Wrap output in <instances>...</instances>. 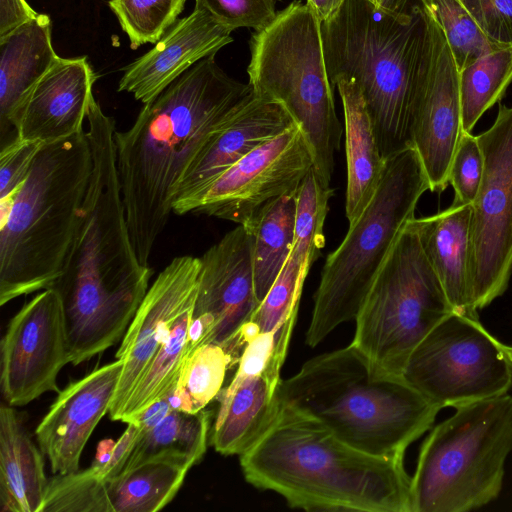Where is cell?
Instances as JSON below:
<instances>
[{
    "mask_svg": "<svg viewBox=\"0 0 512 512\" xmlns=\"http://www.w3.org/2000/svg\"><path fill=\"white\" fill-rule=\"evenodd\" d=\"M453 312L408 222L355 317L351 344L377 368L402 375L415 347Z\"/></svg>",
    "mask_w": 512,
    "mask_h": 512,
    "instance_id": "30bf717a",
    "label": "cell"
},
{
    "mask_svg": "<svg viewBox=\"0 0 512 512\" xmlns=\"http://www.w3.org/2000/svg\"><path fill=\"white\" fill-rule=\"evenodd\" d=\"M312 168L310 148L293 124L216 179L193 213L243 225L269 202L297 190Z\"/></svg>",
    "mask_w": 512,
    "mask_h": 512,
    "instance_id": "5bb4252c",
    "label": "cell"
},
{
    "mask_svg": "<svg viewBox=\"0 0 512 512\" xmlns=\"http://www.w3.org/2000/svg\"><path fill=\"white\" fill-rule=\"evenodd\" d=\"M236 362L238 358L220 344L198 346L185 359L176 386L168 395L172 409L187 413L203 410L217 398L228 369Z\"/></svg>",
    "mask_w": 512,
    "mask_h": 512,
    "instance_id": "1f68e13d",
    "label": "cell"
},
{
    "mask_svg": "<svg viewBox=\"0 0 512 512\" xmlns=\"http://www.w3.org/2000/svg\"><path fill=\"white\" fill-rule=\"evenodd\" d=\"M512 83V46L500 47L459 72L462 126L472 133L482 115L499 102Z\"/></svg>",
    "mask_w": 512,
    "mask_h": 512,
    "instance_id": "d6a6232c",
    "label": "cell"
},
{
    "mask_svg": "<svg viewBox=\"0 0 512 512\" xmlns=\"http://www.w3.org/2000/svg\"><path fill=\"white\" fill-rule=\"evenodd\" d=\"M186 0H109L108 5L137 49L146 43H157L177 22Z\"/></svg>",
    "mask_w": 512,
    "mask_h": 512,
    "instance_id": "e575fe53",
    "label": "cell"
},
{
    "mask_svg": "<svg viewBox=\"0 0 512 512\" xmlns=\"http://www.w3.org/2000/svg\"><path fill=\"white\" fill-rule=\"evenodd\" d=\"M278 398L350 446L381 457H404L441 410L402 375L377 368L352 344L306 361L280 381Z\"/></svg>",
    "mask_w": 512,
    "mask_h": 512,
    "instance_id": "5b68a950",
    "label": "cell"
},
{
    "mask_svg": "<svg viewBox=\"0 0 512 512\" xmlns=\"http://www.w3.org/2000/svg\"><path fill=\"white\" fill-rule=\"evenodd\" d=\"M283 363L273 362L230 392H220L210 442L222 455H241L267 430L279 410L278 386Z\"/></svg>",
    "mask_w": 512,
    "mask_h": 512,
    "instance_id": "cb8c5ba5",
    "label": "cell"
},
{
    "mask_svg": "<svg viewBox=\"0 0 512 512\" xmlns=\"http://www.w3.org/2000/svg\"><path fill=\"white\" fill-rule=\"evenodd\" d=\"M471 204L453 202L434 215L412 218L424 253L457 314L479 318L470 284Z\"/></svg>",
    "mask_w": 512,
    "mask_h": 512,
    "instance_id": "7402d4cb",
    "label": "cell"
},
{
    "mask_svg": "<svg viewBox=\"0 0 512 512\" xmlns=\"http://www.w3.org/2000/svg\"><path fill=\"white\" fill-rule=\"evenodd\" d=\"M345 1L346 0H307L306 4L322 23L328 20Z\"/></svg>",
    "mask_w": 512,
    "mask_h": 512,
    "instance_id": "7bdbcfd3",
    "label": "cell"
},
{
    "mask_svg": "<svg viewBox=\"0 0 512 512\" xmlns=\"http://www.w3.org/2000/svg\"><path fill=\"white\" fill-rule=\"evenodd\" d=\"M315 260L306 249L293 245L279 275L250 319L261 332L277 331V346L282 353L287 352L304 281Z\"/></svg>",
    "mask_w": 512,
    "mask_h": 512,
    "instance_id": "4dcf8cb0",
    "label": "cell"
},
{
    "mask_svg": "<svg viewBox=\"0 0 512 512\" xmlns=\"http://www.w3.org/2000/svg\"><path fill=\"white\" fill-rule=\"evenodd\" d=\"M376 8L394 15L407 14L415 4L412 0H368Z\"/></svg>",
    "mask_w": 512,
    "mask_h": 512,
    "instance_id": "ee69618b",
    "label": "cell"
},
{
    "mask_svg": "<svg viewBox=\"0 0 512 512\" xmlns=\"http://www.w3.org/2000/svg\"><path fill=\"white\" fill-rule=\"evenodd\" d=\"M38 14L26 0H0V39Z\"/></svg>",
    "mask_w": 512,
    "mask_h": 512,
    "instance_id": "b9f144b4",
    "label": "cell"
},
{
    "mask_svg": "<svg viewBox=\"0 0 512 512\" xmlns=\"http://www.w3.org/2000/svg\"><path fill=\"white\" fill-rule=\"evenodd\" d=\"M210 415L205 409L197 413L171 409L153 427L142 428L121 472L155 458L173 459L191 468L206 452Z\"/></svg>",
    "mask_w": 512,
    "mask_h": 512,
    "instance_id": "83f0119b",
    "label": "cell"
},
{
    "mask_svg": "<svg viewBox=\"0 0 512 512\" xmlns=\"http://www.w3.org/2000/svg\"><path fill=\"white\" fill-rule=\"evenodd\" d=\"M402 376L441 409L506 394L512 365L479 318L449 314L415 347Z\"/></svg>",
    "mask_w": 512,
    "mask_h": 512,
    "instance_id": "8fae6325",
    "label": "cell"
},
{
    "mask_svg": "<svg viewBox=\"0 0 512 512\" xmlns=\"http://www.w3.org/2000/svg\"><path fill=\"white\" fill-rule=\"evenodd\" d=\"M42 144L16 138L0 150V201L10 199L25 181Z\"/></svg>",
    "mask_w": 512,
    "mask_h": 512,
    "instance_id": "f35d334b",
    "label": "cell"
},
{
    "mask_svg": "<svg viewBox=\"0 0 512 512\" xmlns=\"http://www.w3.org/2000/svg\"><path fill=\"white\" fill-rule=\"evenodd\" d=\"M41 512H111L106 481L95 467L48 479Z\"/></svg>",
    "mask_w": 512,
    "mask_h": 512,
    "instance_id": "d590c367",
    "label": "cell"
},
{
    "mask_svg": "<svg viewBox=\"0 0 512 512\" xmlns=\"http://www.w3.org/2000/svg\"><path fill=\"white\" fill-rule=\"evenodd\" d=\"M252 236L243 225L226 233L200 257L198 290L189 326V349L216 343L239 360L240 328L257 307Z\"/></svg>",
    "mask_w": 512,
    "mask_h": 512,
    "instance_id": "4fadbf2b",
    "label": "cell"
},
{
    "mask_svg": "<svg viewBox=\"0 0 512 512\" xmlns=\"http://www.w3.org/2000/svg\"><path fill=\"white\" fill-rule=\"evenodd\" d=\"M95 80L87 57H60L15 111L17 138L48 144L82 131Z\"/></svg>",
    "mask_w": 512,
    "mask_h": 512,
    "instance_id": "ffe728a7",
    "label": "cell"
},
{
    "mask_svg": "<svg viewBox=\"0 0 512 512\" xmlns=\"http://www.w3.org/2000/svg\"><path fill=\"white\" fill-rule=\"evenodd\" d=\"M498 346L502 350L503 354L506 356L510 364L512 365V346L503 344L498 340Z\"/></svg>",
    "mask_w": 512,
    "mask_h": 512,
    "instance_id": "f6af8a7d",
    "label": "cell"
},
{
    "mask_svg": "<svg viewBox=\"0 0 512 512\" xmlns=\"http://www.w3.org/2000/svg\"><path fill=\"white\" fill-rule=\"evenodd\" d=\"M122 368L123 362L116 359L58 392L35 431L53 474L79 470L87 441L101 418L109 413Z\"/></svg>",
    "mask_w": 512,
    "mask_h": 512,
    "instance_id": "d6986e66",
    "label": "cell"
},
{
    "mask_svg": "<svg viewBox=\"0 0 512 512\" xmlns=\"http://www.w3.org/2000/svg\"><path fill=\"white\" fill-rule=\"evenodd\" d=\"M484 173V155L477 136L463 132L454 154L449 184L453 187L455 203L472 204Z\"/></svg>",
    "mask_w": 512,
    "mask_h": 512,
    "instance_id": "74e56055",
    "label": "cell"
},
{
    "mask_svg": "<svg viewBox=\"0 0 512 512\" xmlns=\"http://www.w3.org/2000/svg\"><path fill=\"white\" fill-rule=\"evenodd\" d=\"M239 459L248 483L278 493L292 508L412 512L403 457L362 452L318 419L282 403Z\"/></svg>",
    "mask_w": 512,
    "mask_h": 512,
    "instance_id": "3957f363",
    "label": "cell"
},
{
    "mask_svg": "<svg viewBox=\"0 0 512 512\" xmlns=\"http://www.w3.org/2000/svg\"><path fill=\"white\" fill-rule=\"evenodd\" d=\"M511 451V395L456 407L421 446L411 477L412 512H466L495 500Z\"/></svg>",
    "mask_w": 512,
    "mask_h": 512,
    "instance_id": "9c48e42d",
    "label": "cell"
},
{
    "mask_svg": "<svg viewBox=\"0 0 512 512\" xmlns=\"http://www.w3.org/2000/svg\"><path fill=\"white\" fill-rule=\"evenodd\" d=\"M86 132L92 171L60 276L70 363L78 365L122 340L153 271L133 246L117 168L115 121L93 97Z\"/></svg>",
    "mask_w": 512,
    "mask_h": 512,
    "instance_id": "6da1fadb",
    "label": "cell"
},
{
    "mask_svg": "<svg viewBox=\"0 0 512 512\" xmlns=\"http://www.w3.org/2000/svg\"><path fill=\"white\" fill-rule=\"evenodd\" d=\"M190 468L155 458L106 481L111 512H156L176 496Z\"/></svg>",
    "mask_w": 512,
    "mask_h": 512,
    "instance_id": "f1b7e54d",
    "label": "cell"
},
{
    "mask_svg": "<svg viewBox=\"0 0 512 512\" xmlns=\"http://www.w3.org/2000/svg\"><path fill=\"white\" fill-rule=\"evenodd\" d=\"M193 307L184 311L174 322L168 338L135 386L119 421L127 424L134 421L148 407L174 390L183 363L189 355L188 333Z\"/></svg>",
    "mask_w": 512,
    "mask_h": 512,
    "instance_id": "f546056e",
    "label": "cell"
},
{
    "mask_svg": "<svg viewBox=\"0 0 512 512\" xmlns=\"http://www.w3.org/2000/svg\"><path fill=\"white\" fill-rule=\"evenodd\" d=\"M50 17L38 14L0 39V148L17 138L15 111L60 56L52 45Z\"/></svg>",
    "mask_w": 512,
    "mask_h": 512,
    "instance_id": "603a6c76",
    "label": "cell"
},
{
    "mask_svg": "<svg viewBox=\"0 0 512 512\" xmlns=\"http://www.w3.org/2000/svg\"><path fill=\"white\" fill-rule=\"evenodd\" d=\"M442 29L458 71L506 45L490 39L459 0H419Z\"/></svg>",
    "mask_w": 512,
    "mask_h": 512,
    "instance_id": "836d02e7",
    "label": "cell"
},
{
    "mask_svg": "<svg viewBox=\"0 0 512 512\" xmlns=\"http://www.w3.org/2000/svg\"><path fill=\"white\" fill-rule=\"evenodd\" d=\"M215 55L198 61L145 103L133 125L115 132L117 168L131 240L149 266L173 212L176 188L209 137L252 94Z\"/></svg>",
    "mask_w": 512,
    "mask_h": 512,
    "instance_id": "7a4b0ae2",
    "label": "cell"
},
{
    "mask_svg": "<svg viewBox=\"0 0 512 512\" xmlns=\"http://www.w3.org/2000/svg\"><path fill=\"white\" fill-rule=\"evenodd\" d=\"M231 30L195 7L144 55L123 68L118 91L132 93L143 104L203 58L216 54L233 38Z\"/></svg>",
    "mask_w": 512,
    "mask_h": 512,
    "instance_id": "44dd1931",
    "label": "cell"
},
{
    "mask_svg": "<svg viewBox=\"0 0 512 512\" xmlns=\"http://www.w3.org/2000/svg\"><path fill=\"white\" fill-rule=\"evenodd\" d=\"M70 363L59 293L44 289L10 320L1 341V390L10 406L26 405L48 391Z\"/></svg>",
    "mask_w": 512,
    "mask_h": 512,
    "instance_id": "9a60e30c",
    "label": "cell"
},
{
    "mask_svg": "<svg viewBox=\"0 0 512 512\" xmlns=\"http://www.w3.org/2000/svg\"><path fill=\"white\" fill-rule=\"evenodd\" d=\"M296 124L279 103L254 93L209 137L185 170L174 194L173 212L193 213L207 188L259 145Z\"/></svg>",
    "mask_w": 512,
    "mask_h": 512,
    "instance_id": "e0dca14e",
    "label": "cell"
},
{
    "mask_svg": "<svg viewBox=\"0 0 512 512\" xmlns=\"http://www.w3.org/2000/svg\"><path fill=\"white\" fill-rule=\"evenodd\" d=\"M40 448V447H39ZM12 407L0 408V504L2 511L41 512L48 479L43 452Z\"/></svg>",
    "mask_w": 512,
    "mask_h": 512,
    "instance_id": "484cf974",
    "label": "cell"
},
{
    "mask_svg": "<svg viewBox=\"0 0 512 512\" xmlns=\"http://www.w3.org/2000/svg\"><path fill=\"white\" fill-rule=\"evenodd\" d=\"M142 428L137 422L128 423L121 437L108 449L105 460L93 463L100 478L107 481L121 473Z\"/></svg>",
    "mask_w": 512,
    "mask_h": 512,
    "instance_id": "60d3db41",
    "label": "cell"
},
{
    "mask_svg": "<svg viewBox=\"0 0 512 512\" xmlns=\"http://www.w3.org/2000/svg\"><path fill=\"white\" fill-rule=\"evenodd\" d=\"M327 75L356 82L385 159L412 147L414 114L429 80L432 18L418 0L404 15L368 0H346L321 23Z\"/></svg>",
    "mask_w": 512,
    "mask_h": 512,
    "instance_id": "277c9868",
    "label": "cell"
},
{
    "mask_svg": "<svg viewBox=\"0 0 512 512\" xmlns=\"http://www.w3.org/2000/svg\"><path fill=\"white\" fill-rule=\"evenodd\" d=\"M280 0H195V7L207 12L213 19L231 31L267 26L276 17Z\"/></svg>",
    "mask_w": 512,
    "mask_h": 512,
    "instance_id": "8d00e7d4",
    "label": "cell"
},
{
    "mask_svg": "<svg viewBox=\"0 0 512 512\" xmlns=\"http://www.w3.org/2000/svg\"><path fill=\"white\" fill-rule=\"evenodd\" d=\"M199 270L200 258L175 257L149 287L115 354L123 368L109 409L112 420H120L135 386L174 322L194 306Z\"/></svg>",
    "mask_w": 512,
    "mask_h": 512,
    "instance_id": "2e32d148",
    "label": "cell"
},
{
    "mask_svg": "<svg viewBox=\"0 0 512 512\" xmlns=\"http://www.w3.org/2000/svg\"><path fill=\"white\" fill-rule=\"evenodd\" d=\"M250 54L253 93L286 109L310 148L320 182L330 187L342 127L327 75L321 22L306 3L293 1L255 31Z\"/></svg>",
    "mask_w": 512,
    "mask_h": 512,
    "instance_id": "52a82bcc",
    "label": "cell"
},
{
    "mask_svg": "<svg viewBox=\"0 0 512 512\" xmlns=\"http://www.w3.org/2000/svg\"><path fill=\"white\" fill-rule=\"evenodd\" d=\"M427 190L428 178L413 147L386 159L372 199L349 224L340 245L326 258L306 333L310 347L318 345L338 325L355 319L375 277L399 234L415 217L417 203Z\"/></svg>",
    "mask_w": 512,
    "mask_h": 512,
    "instance_id": "ba28073f",
    "label": "cell"
},
{
    "mask_svg": "<svg viewBox=\"0 0 512 512\" xmlns=\"http://www.w3.org/2000/svg\"><path fill=\"white\" fill-rule=\"evenodd\" d=\"M477 138L484 173L471 204L470 284L479 310L506 291L512 275V106L499 104L494 123Z\"/></svg>",
    "mask_w": 512,
    "mask_h": 512,
    "instance_id": "7c38bea8",
    "label": "cell"
},
{
    "mask_svg": "<svg viewBox=\"0 0 512 512\" xmlns=\"http://www.w3.org/2000/svg\"><path fill=\"white\" fill-rule=\"evenodd\" d=\"M432 25L433 64L414 114L412 147L420 158L430 191L440 193L449 184L451 163L464 131L459 71L445 35L433 18Z\"/></svg>",
    "mask_w": 512,
    "mask_h": 512,
    "instance_id": "ac0fdd59",
    "label": "cell"
},
{
    "mask_svg": "<svg viewBox=\"0 0 512 512\" xmlns=\"http://www.w3.org/2000/svg\"><path fill=\"white\" fill-rule=\"evenodd\" d=\"M92 171L84 130L42 144L29 173L0 201V305L50 288L62 273Z\"/></svg>",
    "mask_w": 512,
    "mask_h": 512,
    "instance_id": "8992f818",
    "label": "cell"
},
{
    "mask_svg": "<svg viewBox=\"0 0 512 512\" xmlns=\"http://www.w3.org/2000/svg\"><path fill=\"white\" fill-rule=\"evenodd\" d=\"M459 1L490 39L512 46V0Z\"/></svg>",
    "mask_w": 512,
    "mask_h": 512,
    "instance_id": "ab89813d",
    "label": "cell"
},
{
    "mask_svg": "<svg viewBox=\"0 0 512 512\" xmlns=\"http://www.w3.org/2000/svg\"><path fill=\"white\" fill-rule=\"evenodd\" d=\"M297 191L269 202L243 224L252 236L254 288L259 303L290 255L295 233Z\"/></svg>",
    "mask_w": 512,
    "mask_h": 512,
    "instance_id": "4316f807",
    "label": "cell"
},
{
    "mask_svg": "<svg viewBox=\"0 0 512 512\" xmlns=\"http://www.w3.org/2000/svg\"><path fill=\"white\" fill-rule=\"evenodd\" d=\"M344 111L347 187L345 213L349 224L366 208L382 179L383 157L366 102L356 82L336 80Z\"/></svg>",
    "mask_w": 512,
    "mask_h": 512,
    "instance_id": "d4e9b609",
    "label": "cell"
}]
</instances>
